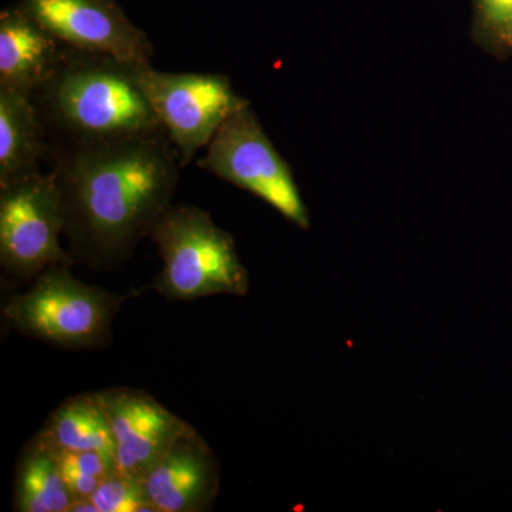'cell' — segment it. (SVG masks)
Masks as SVG:
<instances>
[{
	"label": "cell",
	"instance_id": "2e32d148",
	"mask_svg": "<svg viewBox=\"0 0 512 512\" xmlns=\"http://www.w3.org/2000/svg\"><path fill=\"white\" fill-rule=\"evenodd\" d=\"M474 37L495 56L512 55V0H474Z\"/></svg>",
	"mask_w": 512,
	"mask_h": 512
},
{
	"label": "cell",
	"instance_id": "ba28073f",
	"mask_svg": "<svg viewBox=\"0 0 512 512\" xmlns=\"http://www.w3.org/2000/svg\"><path fill=\"white\" fill-rule=\"evenodd\" d=\"M20 8L70 49L131 64H151L150 37L116 0H22Z\"/></svg>",
	"mask_w": 512,
	"mask_h": 512
},
{
	"label": "cell",
	"instance_id": "52a82bcc",
	"mask_svg": "<svg viewBox=\"0 0 512 512\" xmlns=\"http://www.w3.org/2000/svg\"><path fill=\"white\" fill-rule=\"evenodd\" d=\"M137 77L183 168L234 114L249 106L224 74L168 73L137 64Z\"/></svg>",
	"mask_w": 512,
	"mask_h": 512
},
{
	"label": "cell",
	"instance_id": "e0dca14e",
	"mask_svg": "<svg viewBox=\"0 0 512 512\" xmlns=\"http://www.w3.org/2000/svg\"><path fill=\"white\" fill-rule=\"evenodd\" d=\"M89 500L96 512H157L148 500L143 481L119 471L104 478Z\"/></svg>",
	"mask_w": 512,
	"mask_h": 512
},
{
	"label": "cell",
	"instance_id": "9c48e42d",
	"mask_svg": "<svg viewBox=\"0 0 512 512\" xmlns=\"http://www.w3.org/2000/svg\"><path fill=\"white\" fill-rule=\"evenodd\" d=\"M96 394L113 433L116 470L126 476L143 481L191 427L144 390L114 387Z\"/></svg>",
	"mask_w": 512,
	"mask_h": 512
},
{
	"label": "cell",
	"instance_id": "3957f363",
	"mask_svg": "<svg viewBox=\"0 0 512 512\" xmlns=\"http://www.w3.org/2000/svg\"><path fill=\"white\" fill-rule=\"evenodd\" d=\"M150 238L163 261L153 288L168 301L247 295L249 275L234 237L202 208L171 205Z\"/></svg>",
	"mask_w": 512,
	"mask_h": 512
},
{
	"label": "cell",
	"instance_id": "7a4b0ae2",
	"mask_svg": "<svg viewBox=\"0 0 512 512\" xmlns=\"http://www.w3.org/2000/svg\"><path fill=\"white\" fill-rule=\"evenodd\" d=\"M40 117L69 141H117L165 133L137 77V64L64 49L33 93Z\"/></svg>",
	"mask_w": 512,
	"mask_h": 512
},
{
	"label": "cell",
	"instance_id": "5bb4252c",
	"mask_svg": "<svg viewBox=\"0 0 512 512\" xmlns=\"http://www.w3.org/2000/svg\"><path fill=\"white\" fill-rule=\"evenodd\" d=\"M39 434L56 450L99 451L116 461L109 419L96 392L77 394L60 404Z\"/></svg>",
	"mask_w": 512,
	"mask_h": 512
},
{
	"label": "cell",
	"instance_id": "5b68a950",
	"mask_svg": "<svg viewBox=\"0 0 512 512\" xmlns=\"http://www.w3.org/2000/svg\"><path fill=\"white\" fill-rule=\"evenodd\" d=\"M198 167L261 198L299 228H311L291 167L266 136L251 104L218 130Z\"/></svg>",
	"mask_w": 512,
	"mask_h": 512
},
{
	"label": "cell",
	"instance_id": "8fae6325",
	"mask_svg": "<svg viewBox=\"0 0 512 512\" xmlns=\"http://www.w3.org/2000/svg\"><path fill=\"white\" fill-rule=\"evenodd\" d=\"M66 46L20 6L0 13V89L32 97L55 73Z\"/></svg>",
	"mask_w": 512,
	"mask_h": 512
},
{
	"label": "cell",
	"instance_id": "6da1fadb",
	"mask_svg": "<svg viewBox=\"0 0 512 512\" xmlns=\"http://www.w3.org/2000/svg\"><path fill=\"white\" fill-rule=\"evenodd\" d=\"M181 168L165 133L60 148L52 171L74 262L96 271L126 264L173 205Z\"/></svg>",
	"mask_w": 512,
	"mask_h": 512
},
{
	"label": "cell",
	"instance_id": "30bf717a",
	"mask_svg": "<svg viewBox=\"0 0 512 512\" xmlns=\"http://www.w3.org/2000/svg\"><path fill=\"white\" fill-rule=\"evenodd\" d=\"M220 464L214 451L194 427L171 444L150 473L144 490L157 512H202L220 491Z\"/></svg>",
	"mask_w": 512,
	"mask_h": 512
},
{
	"label": "cell",
	"instance_id": "8992f818",
	"mask_svg": "<svg viewBox=\"0 0 512 512\" xmlns=\"http://www.w3.org/2000/svg\"><path fill=\"white\" fill-rule=\"evenodd\" d=\"M62 197L55 173L39 170L0 187V264L18 279L76 264L63 248Z\"/></svg>",
	"mask_w": 512,
	"mask_h": 512
},
{
	"label": "cell",
	"instance_id": "7c38bea8",
	"mask_svg": "<svg viewBox=\"0 0 512 512\" xmlns=\"http://www.w3.org/2000/svg\"><path fill=\"white\" fill-rule=\"evenodd\" d=\"M32 97L0 89V187L37 170L47 153Z\"/></svg>",
	"mask_w": 512,
	"mask_h": 512
},
{
	"label": "cell",
	"instance_id": "277c9868",
	"mask_svg": "<svg viewBox=\"0 0 512 512\" xmlns=\"http://www.w3.org/2000/svg\"><path fill=\"white\" fill-rule=\"evenodd\" d=\"M121 303L117 293L80 281L69 265L60 264L36 276L28 291L12 296L3 316L30 338L63 349H97L109 343Z\"/></svg>",
	"mask_w": 512,
	"mask_h": 512
},
{
	"label": "cell",
	"instance_id": "9a60e30c",
	"mask_svg": "<svg viewBox=\"0 0 512 512\" xmlns=\"http://www.w3.org/2000/svg\"><path fill=\"white\" fill-rule=\"evenodd\" d=\"M53 450L59 460L67 488L72 494L73 503L92 497L101 481L117 471L116 461L99 451Z\"/></svg>",
	"mask_w": 512,
	"mask_h": 512
},
{
	"label": "cell",
	"instance_id": "4fadbf2b",
	"mask_svg": "<svg viewBox=\"0 0 512 512\" xmlns=\"http://www.w3.org/2000/svg\"><path fill=\"white\" fill-rule=\"evenodd\" d=\"M13 500V510L18 512H69L72 507L73 497L55 450L40 434L19 458Z\"/></svg>",
	"mask_w": 512,
	"mask_h": 512
}]
</instances>
